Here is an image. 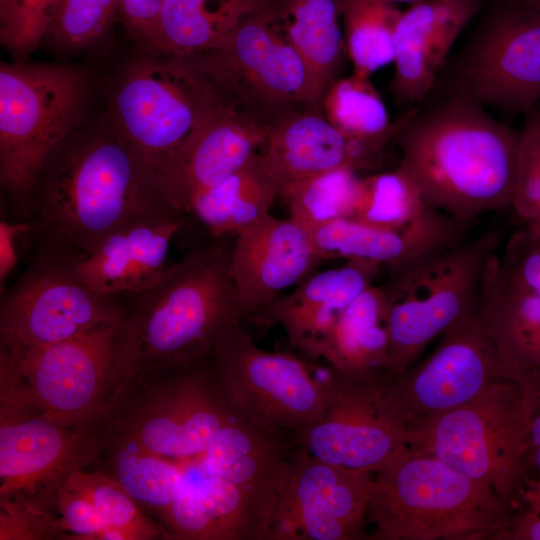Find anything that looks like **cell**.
<instances>
[{"label":"cell","mask_w":540,"mask_h":540,"mask_svg":"<svg viewBox=\"0 0 540 540\" xmlns=\"http://www.w3.org/2000/svg\"><path fill=\"white\" fill-rule=\"evenodd\" d=\"M30 210L51 250L67 257L90 253L127 225L185 217L111 124L92 133L75 130L52 152L35 184Z\"/></svg>","instance_id":"6da1fadb"},{"label":"cell","mask_w":540,"mask_h":540,"mask_svg":"<svg viewBox=\"0 0 540 540\" xmlns=\"http://www.w3.org/2000/svg\"><path fill=\"white\" fill-rule=\"evenodd\" d=\"M520 131L457 94L424 112L410 110L395 142L398 166L425 202L467 227L511 205Z\"/></svg>","instance_id":"7a4b0ae2"},{"label":"cell","mask_w":540,"mask_h":540,"mask_svg":"<svg viewBox=\"0 0 540 540\" xmlns=\"http://www.w3.org/2000/svg\"><path fill=\"white\" fill-rule=\"evenodd\" d=\"M226 237L169 265L154 286L125 305L118 347L121 385L137 373L211 352L246 316L230 273L233 244Z\"/></svg>","instance_id":"3957f363"},{"label":"cell","mask_w":540,"mask_h":540,"mask_svg":"<svg viewBox=\"0 0 540 540\" xmlns=\"http://www.w3.org/2000/svg\"><path fill=\"white\" fill-rule=\"evenodd\" d=\"M510 514V502L487 485L407 448L373 479L369 539H504Z\"/></svg>","instance_id":"277c9868"},{"label":"cell","mask_w":540,"mask_h":540,"mask_svg":"<svg viewBox=\"0 0 540 540\" xmlns=\"http://www.w3.org/2000/svg\"><path fill=\"white\" fill-rule=\"evenodd\" d=\"M503 232L491 229L461 238L389 267L380 289L385 305L391 383L414 365L427 345L477 308L489 259Z\"/></svg>","instance_id":"5b68a950"},{"label":"cell","mask_w":540,"mask_h":540,"mask_svg":"<svg viewBox=\"0 0 540 540\" xmlns=\"http://www.w3.org/2000/svg\"><path fill=\"white\" fill-rule=\"evenodd\" d=\"M534 382L510 378L406 430L413 454L433 457L510 502L527 482L525 451Z\"/></svg>","instance_id":"8992f818"},{"label":"cell","mask_w":540,"mask_h":540,"mask_svg":"<svg viewBox=\"0 0 540 540\" xmlns=\"http://www.w3.org/2000/svg\"><path fill=\"white\" fill-rule=\"evenodd\" d=\"M232 415L212 350L133 375L120 386L106 426L114 434L189 466Z\"/></svg>","instance_id":"52a82bcc"},{"label":"cell","mask_w":540,"mask_h":540,"mask_svg":"<svg viewBox=\"0 0 540 540\" xmlns=\"http://www.w3.org/2000/svg\"><path fill=\"white\" fill-rule=\"evenodd\" d=\"M227 103L197 54L147 50L129 61L114 83L110 124L158 176L181 145Z\"/></svg>","instance_id":"ba28073f"},{"label":"cell","mask_w":540,"mask_h":540,"mask_svg":"<svg viewBox=\"0 0 540 540\" xmlns=\"http://www.w3.org/2000/svg\"><path fill=\"white\" fill-rule=\"evenodd\" d=\"M121 322L17 356L0 351V404L69 424L105 423L121 385Z\"/></svg>","instance_id":"9c48e42d"},{"label":"cell","mask_w":540,"mask_h":540,"mask_svg":"<svg viewBox=\"0 0 540 540\" xmlns=\"http://www.w3.org/2000/svg\"><path fill=\"white\" fill-rule=\"evenodd\" d=\"M87 92L76 68L1 63L0 183L25 215L47 159L77 129Z\"/></svg>","instance_id":"30bf717a"},{"label":"cell","mask_w":540,"mask_h":540,"mask_svg":"<svg viewBox=\"0 0 540 540\" xmlns=\"http://www.w3.org/2000/svg\"><path fill=\"white\" fill-rule=\"evenodd\" d=\"M197 55L226 99L267 127L294 111L321 107L275 0H260L222 43Z\"/></svg>","instance_id":"8fae6325"},{"label":"cell","mask_w":540,"mask_h":540,"mask_svg":"<svg viewBox=\"0 0 540 540\" xmlns=\"http://www.w3.org/2000/svg\"><path fill=\"white\" fill-rule=\"evenodd\" d=\"M213 351L234 414L293 437L323 414L325 386L311 375L310 364L260 349L240 323L220 336Z\"/></svg>","instance_id":"7c38bea8"},{"label":"cell","mask_w":540,"mask_h":540,"mask_svg":"<svg viewBox=\"0 0 540 540\" xmlns=\"http://www.w3.org/2000/svg\"><path fill=\"white\" fill-rule=\"evenodd\" d=\"M502 378L509 376L476 308L440 337L427 358L385 385L377 409L386 421L406 432L422 420L472 400Z\"/></svg>","instance_id":"4fadbf2b"},{"label":"cell","mask_w":540,"mask_h":540,"mask_svg":"<svg viewBox=\"0 0 540 540\" xmlns=\"http://www.w3.org/2000/svg\"><path fill=\"white\" fill-rule=\"evenodd\" d=\"M125 305L95 292L51 250L4 295L0 307V351L11 356L78 336L100 324L121 322Z\"/></svg>","instance_id":"5bb4252c"},{"label":"cell","mask_w":540,"mask_h":540,"mask_svg":"<svg viewBox=\"0 0 540 540\" xmlns=\"http://www.w3.org/2000/svg\"><path fill=\"white\" fill-rule=\"evenodd\" d=\"M452 93L507 114L540 101V12L514 0L484 19L457 63Z\"/></svg>","instance_id":"9a60e30c"},{"label":"cell","mask_w":540,"mask_h":540,"mask_svg":"<svg viewBox=\"0 0 540 540\" xmlns=\"http://www.w3.org/2000/svg\"><path fill=\"white\" fill-rule=\"evenodd\" d=\"M106 440V422L69 424L0 404V499L54 511L59 488L96 462Z\"/></svg>","instance_id":"2e32d148"},{"label":"cell","mask_w":540,"mask_h":540,"mask_svg":"<svg viewBox=\"0 0 540 540\" xmlns=\"http://www.w3.org/2000/svg\"><path fill=\"white\" fill-rule=\"evenodd\" d=\"M371 472L332 464L294 446L275 499L269 540L364 539Z\"/></svg>","instance_id":"e0dca14e"},{"label":"cell","mask_w":540,"mask_h":540,"mask_svg":"<svg viewBox=\"0 0 540 540\" xmlns=\"http://www.w3.org/2000/svg\"><path fill=\"white\" fill-rule=\"evenodd\" d=\"M327 395L323 414L294 435V444L326 462L380 472L407 449L405 430L380 416L377 400L384 372L344 373L328 365L322 379Z\"/></svg>","instance_id":"ac0fdd59"},{"label":"cell","mask_w":540,"mask_h":540,"mask_svg":"<svg viewBox=\"0 0 540 540\" xmlns=\"http://www.w3.org/2000/svg\"><path fill=\"white\" fill-rule=\"evenodd\" d=\"M258 154L279 193L298 180L332 169L376 171L388 159L386 147L341 132L321 107L294 111L269 125Z\"/></svg>","instance_id":"d6986e66"},{"label":"cell","mask_w":540,"mask_h":540,"mask_svg":"<svg viewBox=\"0 0 540 540\" xmlns=\"http://www.w3.org/2000/svg\"><path fill=\"white\" fill-rule=\"evenodd\" d=\"M266 130V125L231 103L212 114L158 174L174 209L189 214L196 196L226 180L259 151Z\"/></svg>","instance_id":"ffe728a7"},{"label":"cell","mask_w":540,"mask_h":540,"mask_svg":"<svg viewBox=\"0 0 540 540\" xmlns=\"http://www.w3.org/2000/svg\"><path fill=\"white\" fill-rule=\"evenodd\" d=\"M235 236L230 273L246 315L308 277L320 262L307 231L290 218L268 214Z\"/></svg>","instance_id":"44dd1931"},{"label":"cell","mask_w":540,"mask_h":540,"mask_svg":"<svg viewBox=\"0 0 540 540\" xmlns=\"http://www.w3.org/2000/svg\"><path fill=\"white\" fill-rule=\"evenodd\" d=\"M480 0H422L403 11L394 34L395 71L390 89L400 104L422 103Z\"/></svg>","instance_id":"7402d4cb"},{"label":"cell","mask_w":540,"mask_h":540,"mask_svg":"<svg viewBox=\"0 0 540 540\" xmlns=\"http://www.w3.org/2000/svg\"><path fill=\"white\" fill-rule=\"evenodd\" d=\"M184 219L169 217L133 223L108 235L86 255H61L70 272L97 293H141L154 286L169 266V245Z\"/></svg>","instance_id":"603a6c76"},{"label":"cell","mask_w":540,"mask_h":540,"mask_svg":"<svg viewBox=\"0 0 540 540\" xmlns=\"http://www.w3.org/2000/svg\"><path fill=\"white\" fill-rule=\"evenodd\" d=\"M273 507L226 480H188L156 520L171 540H269Z\"/></svg>","instance_id":"cb8c5ba5"},{"label":"cell","mask_w":540,"mask_h":540,"mask_svg":"<svg viewBox=\"0 0 540 540\" xmlns=\"http://www.w3.org/2000/svg\"><path fill=\"white\" fill-rule=\"evenodd\" d=\"M382 265L363 259L309 275L289 295L275 298L257 313L280 324L290 345L313 357L340 313L373 281Z\"/></svg>","instance_id":"d4e9b609"},{"label":"cell","mask_w":540,"mask_h":540,"mask_svg":"<svg viewBox=\"0 0 540 540\" xmlns=\"http://www.w3.org/2000/svg\"><path fill=\"white\" fill-rule=\"evenodd\" d=\"M234 414L196 460L206 476L226 480L274 506L294 440Z\"/></svg>","instance_id":"484cf974"},{"label":"cell","mask_w":540,"mask_h":540,"mask_svg":"<svg viewBox=\"0 0 540 540\" xmlns=\"http://www.w3.org/2000/svg\"><path fill=\"white\" fill-rule=\"evenodd\" d=\"M465 228L448 216L394 231L352 218L327 222L307 231L316 257L322 260L363 259L394 267L433 248L464 238Z\"/></svg>","instance_id":"4316f807"},{"label":"cell","mask_w":540,"mask_h":540,"mask_svg":"<svg viewBox=\"0 0 540 540\" xmlns=\"http://www.w3.org/2000/svg\"><path fill=\"white\" fill-rule=\"evenodd\" d=\"M497 252L485 268L477 309L509 378L540 382V296L515 290L499 278Z\"/></svg>","instance_id":"83f0119b"},{"label":"cell","mask_w":540,"mask_h":540,"mask_svg":"<svg viewBox=\"0 0 540 540\" xmlns=\"http://www.w3.org/2000/svg\"><path fill=\"white\" fill-rule=\"evenodd\" d=\"M385 305L380 286L372 285L338 316L312 358H324L344 373L384 371L388 361Z\"/></svg>","instance_id":"f1b7e54d"},{"label":"cell","mask_w":540,"mask_h":540,"mask_svg":"<svg viewBox=\"0 0 540 540\" xmlns=\"http://www.w3.org/2000/svg\"><path fill=\"white\" fill-rule=\"evenodd\" d=\"M260 0H164L147 50L188 56L222 43Z\"/></svg>","instance_id":"f546056e"},{"label":"cell","mask_w":540,"mask_h":540,"mask_svg":"<svg viewBox=\"0 0 540 540\" xmlns=\"http://www.w3.org/2000/svg\"><path fill=\"white\" fill-rule=\"evenodd\" d=\"M97 459L102 460L98 470L114 479L155 519L175 501L187 482V465L158 455L108 428Z\"/></svg>","instance_id":"4dcf8cb0"},{"label":"cell","mask_w":540,"mask_h":540,"mask_svg":"<svg viewBox=\"0 0 540 540\" xmlns=\"http://www.w3.org/2000/svg\"><path fill=\"white\" fill-rule=\"evenodd\" d=\"M277 186L258 152L220 184L191 202L193 214L215 237L237 235L270 214Z\"/></svg>","instance_id":"1f68e13d"},{"label":"cell","mask_w":540,"mask_h":540,"mask_svg":"<svg viewBox=\"0 0 540 540\" xmlns=\"http://www.w3.org/2000/svg\"><path fill=\"white\" fill-rule=\"evenodd\" d=\"M275 4L288 39L322 97L338 78L346 54L341 0H275Z\"/></svg>","instance_id":"d6a6232c"},{"label":"cell","mask_w":540,"mask_h":540,"mask_svg":"<svg viewBox=\"0 0 540 540\" xmlns=\"http://www.w3.org/2000/svg\"><path fill=\"white\" fill-rule=\"evenodd\" d=\"M443 216L425 202L417 185L397 165L390 171L360 177L350 218L403 232Z\"/></svg>","instance_id":"836d02e7"},{"label":"cell","mask_w":540,"mask_h":540,"mask_svg":"<svg viewBox=\"0 0 540 540\" xmlns=\"http://www.w3.org/2000/svg\"><path fill=\"white\" fill-rule=\"evenodd\" d=\"M325 117L346 135L387 147L405 122L410 110L390 122L386 106L369 77L353 73L337 78L321 99Z\"/></svg>","instance_id":"e575fe53"},{"label":"cell","mask_w":540,"mask_h":540,"mask_svg":"<svg viewBox=\"0 0 540 540\" xmlns=\"http://www.w3.org/2000/svg\"><path fill=\"white\" fill-rule=\"evenodd\" d=\"M402 12L389 0H341L344 43L353 73L370 77L394 62V34Z\"/></svg>","instance_id":"d590c367"},{"label":"cell","mask_w":540,"mask_h":540,"mask_svg":"<svg viewBox=\"0 0 540 540\" xmlns=\"http://www.w3.org/2000/svg\"><path fill=\"white\" fill-rule=\"evenodd\" d=\"M64 484L91 502L107 527L106 540H171L165 528L104 472L84 469Z\"/></svg>","instance_id":"8d00e7d4"},{"label":"cell","mask_w":540,"mask_h":540,"mask_svg":"<svg viewBox=\"0 0 540 540\" xmlns=\"http://www.w3.org/2000/svg\"><path fill=\"white\" fill-rule=\"evenodd\" d=\"M359 179L358 172L350 168L332 169L290 184L279 196L289 218L309 231L351 217Z\"/></svg>","instance_id":"74e56055"},{"label":"cell","mask_w":540,"mask_h":540,"mask_svg":"<svg viewBox=\"0 0 540 540\" xmlns=\"http://www.w3.org/2000/svg\"><path fill=\"white\" fill-rule=\"evenodd\" d=\"M120 0H64L45 40L71 51L99 42L119 20Z\"/></svg>","instance_id":"f35d334b"},{"label":"cell","mask_w":540,"mask_h":540,"mask_svg":"<svg viewBox=\"0 0 540 540\" xmlns=\"http://www.w3.org/2000/svg\"><path fill=\"white\" fill-rule=\"evenodd\" d=\"M525 115L510 207L523 228L540 234V108Z\"/></svg>","instance_id":"ab89813d"},{"label":"cell","mask_w":540,"mask_h":540,"mask_svg":"<svg viewBox=\"0 0 540 540\" xmlns=\"http://www.w3.org/2000/svg\"><path fill=\"white\" fill-rule=\"evenodd\" d=\"M64 0H0V43L25 58L44 41Z\"/></svg>","instance_id":"60d3db41"},{"label":"cell","mask_w":540,"mask_h":540,"mask_svg":"<svg viewBox=\"0 0 540 540\" xmlns=\"http://www.w3.org/2000/svg\"><path fill=\"white\" fill-rule=\"evenodd\" d=\"M499 278L509 287L540 296V234L525 228L514 233L501 255L496 254Z\"/></svg>","instance_id":"b9f144b4"},{"label":"cell","mask_w":540,"mask_h":540,"mask_svg":"<svg viewBox=\"0 0 540 540\" xmlns=\"http://www.w3.org/2000/svg\"><path fill=\"white\" fill-rule=\"evenodd\" d=\"M0 540H64L57 515L40 504L0 500Z\"/></svg>","instance_id":"7bdbcfd3"},{"label":"cell","mask_w":540,"mask_h":540,"mask_svg":"<svg viewBox=\"0 0 540 540\" xmlns=\"http://www.w3.org/2000/svg\"><path fill=\"white\" fill-rule=\"evenodd\" d=\"M54 511L64 540H106L107 527L91 502L66 484L56 494Z\"/></svg>","instance_id":"ee69618b"},{"label":"cell","mask_w":540,"mask_h":540,"mask_svg":"<svg viewBox=\"0 0 540 540\" xmlns=\"http://www.w3.org/2000/svg\"><path fill=\"white\" fill-rule=\"evenodd\" d=\"M505 540H540V478L526 482L511 501Z\"/></svg>","instance_id":"f6af8a7d"},{"label":"cell","mask_w":540,"mask_h":540,"mask_svg":"<svg viewBox=\"0 0 540 540\" xmlns=\"http://www.w3.org/2000/svg\"><path fill=\"white\" fill-rule=\"evenodd\" d=\"M164 0H120L119 20L125 32L148 48Z\"/></svg>","instance_id":"bcb514c9"},{"label":"cell","mask_w":540,"mask_h":540,"mask_svg":"<svg viewBox=\"0 0 540 540\" xmlns=\"http://www.w3.org/2000/svg\"><path fill=\"white\" fill-rule=\"evenodd\" d=\"M31 228L26 221L10 222L0 221V288H3L9 275L17 264V239Z\"/></svg>","instance_id":"7dc6e473"},{"label":"cell","mask_w":540,"mask_h":540,"mask_svg":"<svg viewBox=\"0 0 540 540\" xmlns=\"http://www.w3.org/2000/svg\"><path fill=\"white\" fill-rule=\"evenodd\" d=\"M534 384V407L529 422L525 451L527 481L540 478V382H534Z\"/></svg>","instance_id":"c3c4849f"},{"label":"cell","mask_w":540,"mask_h":540,"mask_svg":"<svg viewBox=\"0 0 540 540\" xmlns=\"http://www.w3.org/2000/svg\"><path fill=\"white\" fill-rule=\"evenodd\" d=\"M517 4L533 10L540 12V0H514Z\"/></svg>","instance_id":"681fc988"},{"label":"cell","mask_w":540,"mask_h":540,"mask_svg":"<svg viewBox=\"0 0 540 540\" xmlns=\"http://www.w3.org/2000/svg\"><path fill=\"white\" fill-rule=\"evenodd\" d=\"M390 2L394 3V4H398V3H408V4H415L419 1H422V0H389Z\"/></svg>","instance_id":"f907efd6"}]
</instances>
